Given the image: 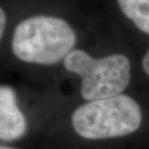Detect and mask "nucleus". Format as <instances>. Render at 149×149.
<instances>
[{
    "mask_svg": "<svg viewBox=\"0 0 149 149\" xmlns=\"http://www.w3.org/2000/svg\"><path fill=\"white\" fill-rule=\"evenodd\" d=\"M77 42V32L67 19L54 15H33L15 26L11 52L23 63L53 66L63 63Z\"/></svg>",
    "mask_w": 149,
    "mask_h": 149,
    "instance_id": "1",
    "label": "nucleus"
},
{
    "mask_svg": "<svg viewBox=\"0 0 149 149\" xmlns=\"http://www.w3.org/2000/svg\"><path fill=\"white\" fill-rule=\"evenodd\" d=\"M142 120L139 104L127 94L85 102L71 116L74 131L87 141L127 136L141 128Z\"/></svg>",
    "mask_w": 149,
    "mask_h": 149,
    "instance_id": "2",
    "label": "nucleus"
},
{
    "mask_svg": "<svg viewBox=\"0 0 149 149\" xmlns=\"http://www.w3.org/2000/svg\"><path fill=\"white\" fill-rule=\"evenodd\" d=\"M62 64L67 72L79 77V93L85 102L123 94L132 77V64L123 53L94 57L74 49Z\"/></svg>",
    "mask_w": 149,
    "mask_h": 149,
    "instance_id": "3",
    "label": "nucleus"
},
{
    "mask_svg": "<svg viewBox=\"0 0 149 149\" xmlns=\"http://www.w3.org/2000/svg\"><path fill=\"white\" fill-rule=\"evenodd\" d=\"M28 131V122L17 103V96L11 85L0 86V139L4 142L22 139Z\"/></svg>",
    "mask_w": 149,
    "mask_h": 149,
    "instance_id": "4",
    "label": "nucleus"
},
{
    "mask_svg": "<svg viewBox=\"0 0 149 149\" xmlns=\"http://www.w3.org/2000/svg\"><path fill=\"white\" fill-rule=\"evenodd\" d=\"M119 10L141 33L149 36V0H116Z\"/></svg>",
    "mask_w": 149,
    "mask_h": 149,
    "instance_id": "5",
    "label": "nucleus"
},
{
    "mask_svg": "<svg viewBox=\"0 0 149 149\" xmlns=\"http://www.w3.org/2000/svg\"><path fill=\"white\" fill-rule=\"evenodd\" d=\"M7 27V14H6L5 9L0 8V38H3Z\"/></svg>",
    "mask_w": 149,
    "mask_h": 149,
    "instance_id": "6",
    "label": "nucleus"
},
{
    "mask_svg": "<svg viewBox=\"0 0 149 149\" xmlns=\"http://www.w3.org/2000/svg\"><path fill=\"white\" fill-rule=\"evenodd\" d=\"M141 66H142V70H143L144 74L149 77V49L146 50V52L144 53L143 57H142Z\"/></svg>",
    "mask_w": 149,
    "mask_h": 149,
    "instance_id": "7",
    "label": "nucleus"
},
{
    "mask_svg": "<svg viewBox=\"0 0 149 149\" xmlns=\"http://www.w3.org/2000/svg\"><path fill=\"white\" fill-rule=\"evenodd\" d=\"M0 149H17V148H15V147H12V146H8V145H1V146H0Z\"/></svg>",
    "mask_w": 149,
    "mask_h": 149,
    "instance_id": "8",
    "label": "nucleus"
}]
</instances>
